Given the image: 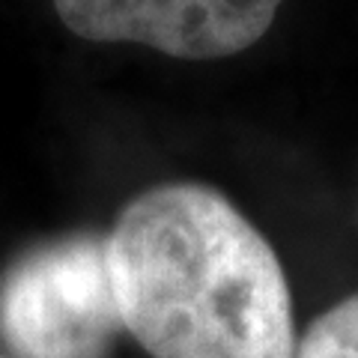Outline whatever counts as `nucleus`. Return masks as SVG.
Masks as SVG:
<instances>
[{"label": "nucleus", "mask_w": 358, "mask_h": 358, "mask_svg": "<svg viewBox=\"0 0 358 358\" xmlns=\"http://www.w3.org/2000/svg\"><path fill=\"white\" fill-rule=\"evenodd\" d=\"M108 266L122 329L152 358H296L281 260L215 188L138 194L108 233Z\"/></svg>", "instance_id": "obj_1"}, {"label": "nucleus", "mask_w": 358, "mask_h": 358, "mask_svg": "<svg viewBox=\"0 0 358 358\" xmlns=\"http://www.w3.org/2000/svg\"><path fill=\"white\" fill-rule=\"evenodd\" d=\"M120 331L108 236L84 230L45 239L0 272L6 358H110Z\"/></svg>", "instance_id": "obj_2"}, {"label": "nucleus", "mask_w": 358, "mask_h": 358, "mask_svg": "<svg viewBox=\"0 0 358 358\" xmlns=\"http://www.w3.org/2000/svg\"><path fill=\"white\" fill-rule=\"evenodd\" d=\"M284 0H54L90 42H134L179 60H221L266 36Z\"/></svg>", "instance_id": "obj_3"}, {"label": "nucleus", "mask_w": 358, "mask_h": 358, "mask_svg": "<svg viewBox=\"0 0 358 358\" xmlns=\"http://www.w3.org/2000/svg\"><path fill=\"white\" fill-rule=\"evenodd\" d=\"M296 358H358V293L310 322Z\"/></svg>", "instance_id": "obj_4"}, {"label": "nucleus", "mask_w": 358, "mask_h": 358, "mask_svg": "<svg viewBox=\"0 0 358 358\" xmlns=\"http://www.w3.org/2000/svg\"><path fill=\"white\" fill-rule=\"evenodd\" d=\"M0 358H6V355H0Z\"/></svg>", "instance_id": "obj_5"}]
</instances>
